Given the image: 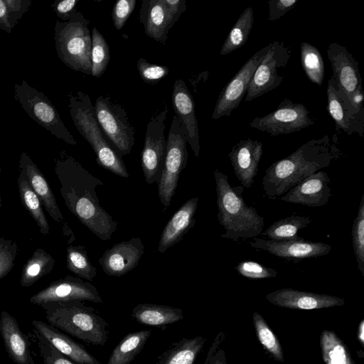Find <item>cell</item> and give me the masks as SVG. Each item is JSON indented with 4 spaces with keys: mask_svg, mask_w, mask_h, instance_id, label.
I'll use <instances>...</instances> for the list:
<instances>
[{
    "mask_svg": "<svg viewBox=\"0 0 364 364\" xmlns=\"http://www.w3.org/2000/svg\"><path fill=\"white\" fill-rule=\"evenodd\" d=\"M342 154L335 136L311 139L290 155L273 162L265 171L262 185L265 196L279 198L289 189L331 164Z\"/></svg>",
    "mask_w": 364,
    "mask_h": 364,
    "instance_id": "cell-1",
    "label": "cell"
},
{
    "mask_svg": "<svg viewBox=\"0 0 364 364\" xmlns=\"http://www.w3.org/2000/svg\"><path fill=\"white\" fill-rule=\"evenodd\" d=\"M65 162L63 196L66 205L94 235L102 241L109 240L118 223L100 204L96 188L103 186V182L72 158Z\"/></svg>",
    "mask_w": 364,
    "mask_h": 364,
    "instance_id": "cell-2",
    "label": "cell"
},
{
    "mask_svg": "<svg viewBox=\"0 0 364 364\" xmlns=\"http://www.w3.org/2000/svg\"><path fill=\"white\" fill-rule=\"evenodd\" d=\"M216 185L218 219L225 230L221 237L234 241L255 238L262 232L264 220L242 197L244 188L233 186L218 170L213 172Z\"/></svg>",
    "mask_w": 364,
    "mask_h": 364,
    "instance_id": "cell-3",
    "label": "cell"
},
{
    "mask_svg": "<svg viewBox=\"0 0 364 364\" xmlns=\"http://www.w3.org/2000/svg\"><path fill=\"white\" fill-rule=\"evenodd\" d=\"M41 306L52 326L92 345L105 346L106 344L107 321L83 301L49 302Z\"/></svg>",
    "mask_w": 364,
    "mask_h": 364,
    "instance_id": "cell-4",
    "label": "cell"
},
{
    "mask_svg": "<svg viewBox=\"0 0 364 364\" xmlns=\"http://www.w3.org/2000/svg\"><path fill=\"white\" fill-rule=\"evenodd\" d=\"M68 107L74 125L92 148L97 164L117 176L129 178L122 157L103 135L89 95L77 92L70 97Z\"/></svg>",
    "mask_w": 364,
    "mask_h": 364,
    "instance_id": "cell-5",
    "label": "cell"
},
{
    "mask_svg": "<svg viewBox=\"0 0 364 364\" xmlns=\"http://www.w3.org/2000/svg\"><path fill=\"white\" fill-rule=\"evenodd\" d=\"M55 47L59 58L68 67L91 75V33L89 21L75 11L63 22L57 21Z\"/></svg>",
    "mask_w": 364,
    "mask_h": 364,
    "instance_id": "cell-6",
    "label": "cell"
},
{
    "mask_svg": "<svg viewBox=\"0 0 364 364\" xmlns=\"http://www.w3.org/2000/svg\"><path fill=\"white\" fill-rule=\"evenodd\" d=\"M187 143L184 128L174 115L166 141L164 166L158 184V196L165 209L170 205L178 186L181 173L186 166Z\"/></svg>",
    "mask_w": 364,
    "mask_h": 364,
    "instance_id": "cell-7",
    "label": "cell"
},
{
    "mask_svg": "<svg viewBox=\"0 0 364 364\" xmlns=\"http://www.w3.org/2000/svg\"><path fill=\"white\" fill-rule=\"evenodd\" d=\"M94 109L102 131L118 155L129 154L135 143V129L124 108L109 96H100Z\"/></svg>",
    "mask_w": 364,
    "mask_h": 364,
    "instance_id": "cell-8",
    "label": "cell"
},
{
    "mask_svg": "<svg viewBox=\"0 0 364 364\" xmlns=\"http://www.w3.org/2000/svg\"><path fill=\"white\" fill-rule=\"evenodd\" d=\"M15 97L28 114L56 137L70 145H76L73 136L63 123L57 110L42 92L26 81L15 85Z\"/></svg>",
    "mask_w": 364,
    "mask_h": 364,
    "instance_id": "cell-9",
    "label": "cell"
},
{
    "mask_svg": "<svg viewBox=\"0 0 364 364\" xmlns=\"http://www.w3.org/2000/svg\"><path fill=\"white\" fill-rule=\"evenodd\" d=\"M334 80L338 87L358 111L363 110V90L358 62L343 46L331 43L327 49Z\"/></svg>",
    "mask_w": 364,
    "mask_h": 364,
    "instance_id": "cell-10",
    "label": "cell"
},
{
    "mask_svg": "<svg viewBox=\"0 0 364 364\" xmlns=\"http://www.w3.org/2000/svg\"><path fill=\"white\" fill-rule=\"evenodd\" d=\"M289 46L277 40L272 43L268 53L255 71L250 83L245 102L262 96L280 85L284 74L279 73L286 68L291 56Z\"/></svg>",
    "mask_w": 364,
    "mask_h": 364,
    "instance_id": "cell-11",
    "label": "cell"
},
{
    "mask_svg": "<svg viewBox=\"0 0 364 364\" xmlns=\"http://www.w3.org/2000/svg\"><path fill=\"white\" fill-rule=\"evenodd\" d=\"M168 112L166 106L151 118L146 126L141 164L145 181L149 185L159 184L161 180L166 153L164 132Z\"/></svg>",
    "mask_w": 364,
    "mask_h": 364,
    "instance_id": "cell-12",
    "label": "cell"
},
{
    "mask_svg": "<svg viewBox=\"0 0 364 364\" xmlns=\"http://www.w3.org/2000/svg\"><path fill=\"white\" fill-rule=\"evenodd\" d=\"M314 124L310 112L302 104L284 98L277 109L261 117H255L250 127L272 136L299 132Z\"/></svg>",
    "mask_w": 364,
    "mask_h": 364,
    "instance_id": "cell-13",
    "label": "cell"
},
{
    "mask_svg": "<svg viewBox=\"0 0 364 364\" xmlns=\"http://www.w3.org/2000/svg\"><path fill=\"white\" fill-rule=\"evenodd\" d=\"M272 43L256 52L222 90L212 114V119L228 117L246 95L252 77L268 53Z\"/></svg>",
    "mask_w": 364,
    "mask_h": 364,
    "instance_id": "cell-14",
    "label": "cell"
},
{
    "mask_svg": "<svg viewBox=\"0 0 364 364\" xmlns=\"http://www.w3.org/2000/svg\"><path fill=\"white\" fill-rule=\"evenodd\" d=\"M73 301L102 302L97 288L93 284L70 275L53 282L29 299L31 304L40 306L49 302Z\"/></svg>",
    "mask_w": 364,
    "mask_h": 364,
    "instance_id": "cell-15",
    "label": "cell"
},
{
    "mask_svg": "<svg viewBox=\"0 0 364 364\" xmlns=\"http://www.w3.org/2000/svg\"><path fill=\"white\" fill-rule=\"evenodd\" d=\"M327 100V110L335 122L336 131L348 135L358 133L363 136L364 111H358L351 105L332 75L328 81Z\"/></svg>",
    "mask_w": 364,
    "mask_h": 364,
    "instance_id": "cell-16",
    "label": "cell"
},
{
    "mask_svg": "<svg viewBox=\"0 0 364 364\" xmlns=\"http://www.w3.org/2000/svg\"><path fill=\"white\" fill-rule=\"evenodd\" d=\"M250 245L255 249L289 259L315 258L328 255L331 250V246L325 242L305 240L299 237L278 241L255 237Z\"/></svg>",
    "mask_w": 364,
    "mask_h": 364,
    "instance_id": "cell-17",
    "label": "cell"
},
{
    "mask_svg": "<svg viewBox=\"0 0 364 364\" xmlns=\"http://www.w3.org/2000/svg\"><path fill=\"white\" fill-rule=\"evenodd\" d=\"M144 252V245L141 238L132 237L114 245L98 261L106 274L122 277L138 265Z\"/></svg>",
    "mask_w": 364,
    "mask_h": 364,
    "instance_id": "cell-18",
    "label": "cell"
},
{
    "mask_svg": "<svg viewBox=\"0 0 364 364\" xmlns=\"http://www.w3.org/2000/svg\"><path fill=\"white\" fill-rule=\"evenodd\" d=\"M262 148V142L247 137L234 145L228 154L235 175L243 188L252 187L255 181Z\"/></svg>",
    "mask_w": 364,
    "mask_h": 364,
    "instance_id": "cell-19",
    "label": "cell"
},
{
    "mask_svg": "<svg viewBox=\"0 0 364 364\" xmlns=\"http://www.w3.org/2000/svg\"><path fill=\"white\" fill-rule=\"evenodd\" d=\"M330 183L327 173L318 171L289 189L279 199L290 203L321 207L328 203L332 195Z\"/></svg>",
    "mask_w": 364,
    "mask_h": 364,
    "instance_id": "cell-20",
    "label": "cell"
},
{
    "mask_svg": "<svg viewBox=\"0 0 364 364\" xmlns=\"http://www.w3.org/2000/svg\"><path fill=\"white\" fill-rule=\"evenodd\" d=\"M178 19L166 0H143L141 2L140 22L146 36L156 42L166 43L169 30Z\"/></svg>",
    "mask_w": 364,
    "mask_h": 364,
    "instance_id": "cell-21",
    "label": "cell"
},
{
    "mask_svg": "<svg viewBox=\"0 0 364 364\" xmlns=\"http://www.w3.org/2000/svg\"><path fill=\"white\" fill-rule=\"evenodd\" d=\"M272 304L292 309H318L343 306L345 301L337 296L284 288L266 295Z\"/></svg>",
    "mask_w": 364,
    "mask_h": 364,
    "instance_id": "cell-22",
    "label": "cell"
},
{
    "mask_svg": "<svg viewBox=\"0 0 364 364\" xmlns=\"http://www.w3.org/2000/svg\"><path fill=\"white\" fill-rule=\"evenodd\" d=\"M172 105L175 115L184 128L188 143L195 156L200 154L199 132L193 97L185 82L178 79L173 85Z\"/></svg>",
    "mask_w": 364,
    "mask_h": 364,
    "instance_id": "cell-23",
    "label": "cell"
},
{
    "mask_svg": "<svg viewBox=\"0 0 364 364\" xmlns=\"http://www.w3.org/2000/svg\"><path fill=\"white\" fill-rule=\"evenodd\" d=\"M0 333L9 358L16 364H34L31 343L13 316L2 311L0 316Z\"/></svg>",
    "mask_w": 364,
    "mask_h": 364,
    "instance_id": "cell-24",
    "label": "cell"
},
{
    "mask_svg": "<svg viewBox=\"0 0 364 364\" xmlns=\"http://www.w3.org/2000/svg\"><path fill=\"white\" fill-rule=\"evenodd\" d=\"M31 323L33 329L50 345L76 364H101L82 346L58 328L42 321L33 320Z\"/></svg>",
    "mask_w": 364,
    "mask_h": 364,
    "instance_id": "cell-25",
    "label": "cell"
},
{
    "mask_svg": "<svg viewBox=\"0 0 364 364\" xmlns=\"http://www.w3.org/2000/svg\"><path fill=\"white\" fill-rule=\"evenodd\" d=\"M198 200V197L188 199L167 223L161 232L158 245L160 253H164L168 248L179 242L195 225Z\"/></svg>",
    "mask_w": 364,
    "mask_h": 364,
    "instance_id": "cell-26",
    "label": "cell"
},
{
    "mask_svg": "<svg viewBox=\"0 0 364 364\" xmlns=\"http://www.w3.org/2000/svg\"><path fill=\"white\" fill-rule=\"evenodd\" d=\"M21 164L29 184L37 196L40 198L49 215L57 222L63 221V217L52 190L36 166L25 153L21 155Z\"/></svg>",
    "mask_w": 364,
    "mask_h": 364,
    "instance_id": "cell-27",
    "label": "cell"
},
{
    "mask_svg": "<svg viewBox=\"0 0 364 364\" xmlns=\"http://www.w3.org/2000/svg\"><path fill=\"white\" fill-rule=\"evenodd\" d=\"M132 316L138 323L146 326H162L183 318L179 308L153 304H139L134 307Z\"/></svg>",
    "mask_w": 364,
    "mask_h": 364,
    "instance_id": "cell-28",
    "label": "cell"
},
{
    "mask_svg": "<svg viewBox=\"0 0 364 364\" xmlns=\"http://www.w3.org/2000/svg\"><path fill=\"white\" fill-rule=\"evenodd\" d=\"M206 339L201 336L184 338L164 352L158 364H193Z\"/></svg>",
    "mask_w": 364,
    "mask_h": 364,
    "instance_id": "cell-29",
    "label": "cell"
},
{
    "mask_svg": "<svg viewBox=\"0 0 364 364\" xmlns=\"http://www.w3.org/2000/svg\"><path fill=\"white\" fill-rule=\"evenodd\" d=\"M149 330L127 334L113 349L107 364H129L144 348L151 336Z\"/></svg>",
    "mask_w": 364,
    "mask_h": 364,
    "instance_id": "cell-30",
    "label": "cell"
},
{
    "mask_svg": "<svg viewBox=\"0 0 364 364\" xmlns=\"http://www.w3.org/2000/svg\"><path fill=\"white\" fill-rule=\"evenodd\" d=\"M320 347L325 364H355L348 346L333 331L321 332Z\"/></svg>",
    "mask_w": 364,
    "mask_h": 364,
    "instance_id": "cell-31",
    "label": "cell"
},
{
    "mask_svg": "<svg viewBox=\"0 0 364 364\" xmlns=\"http://www.w3.org/2000/svg\"><path fill=\"white\" fill-rule=\"evenodd\" d=\"M254 21L253 9L247 7L230 31L220 50V55H228L241 48L247 42Z\"/></svg>",
    "mask_w": 364,
    "mask_h": 364,
    "instance_id": "cell-32",
    "label": "cell"
},
{
    "mask_svg": "<svg viewBox=\"0 0 364 364\" xmlns=\"http://www.w3.org/2000/svg\"><path fill=\"white\" fill-rule=\"evenodd\" d=\"M312 221L309 217L291 215L273 223L261 235L277 241L292 240L299 237L298 231L307 227Z\"/></svg>",
    "mask_w": 364,
    "mask_h": 364,
    "instance_id": "cell-33",
    "label": "cell"
},
{
    "mask_svg": "<svg viewBox=\"0 0 364 364\" xmlns=\"http://www.w3.org/2000/svg\"><path fill=\"white\" fill-rule=\"evenodd\" d=\"M301 63L309 80L321 85L324 78V62L320 51L308 42L301 43Z\"/></svg>",
    "mask_w": 364,
    "mask_h": 364,
    "instance_id": "cell-34",
    "label": "cell"
},
{
    "mask_svg": "<svg viewBox=\"0 0 364 364\" xmlns=\"http://www.w3.org/2000/svg\"><path fill=\"white\" fill-rule=\"evenodd\" d=\"M18 188L23 203L37 223L41 232L44 235L48 234L49 226L41 208V201L24 173L21 174L18 178Z\"/></svg>",
    "mask_w": 364,
    "mask_h": 364,
    "instance_id": "cell-35",
    "label": "cell"
},
{
    "mask_svg": "<svg viewBox=\"0 0 364 364\" xmlns=\"http://www.w3.org/2000/svg\"><path fill=\"white\" fill-rule=\"evenodd\" d=\"M257 337L264 350L276 360L284 362L283 350L278 338L273 333L264 318L258 313L252 315Z\"/></svg>",
    "mask_w": 364,
    "mask_h": 364,
    "instance_id": "cell-36",
    "label": "cell"
},
{
    "mask_svg": "<svg viewBox=\"0 0 364 364\" xmlns=\"http://www.w3.org/2000/svg\"><path fill=\"white\" fill-rule=\"evenodd\" d=\"M66 264L68 270L90 282L97 274L96 267L91 263L87 251L82 245L67 248Z\"/></svg>",
    "mask_w": 364,
    "mask_h": 364,
    "instance_id": "cell-37",
    "label": "cell"
},
{
    "mask_svg": "<svg viewBox=\"0 0 364 364\" xmlns=\"http://www.w3.org/2000/svg\"><path fill=\"white\" fill-rule=\"evenodd\" d=\"M91 75L100 77L106 70L110 60L108 43L96 27L91 33Z\"/></svg>",
    "mask_w": 364,
    "mask_h": 364,
    "instance_id": "cell-38",
    "label": "cell"
},
{
    "mask_svg": "<svg viewBox=\"0 0 364 364\" xmlns=\"http://www.w3.org/2000/svg\"><path fill=\"white\" fill-rule=\"evenodd\" d=\"M29 1L0 0V28L11 33L30 5Z\"/></svg>",
    "mask_w": 364,
    "mask_h": 364,
    "instance_id": "cell-39",
    "label": "cell"
},
{
    "mask_svg": "<svg viewBox=\"0 0 364 364\" xmlns=\"http://www.w3.org/2000/svg\"><path fill=\"white\" fill-rule=\"evenodd\" d=\"M352 243L358 269L364 276V195L361 198L358 211L353 221Z\"/></svg>",
    "mask_w": 364,
    "mask_h": 364,
    "instance_id": "cell-40",
    "label": "cell"
},
{
    "mask_svg": "<svg viewBox=\"0 0 364 364\" xmlns=\"http://www.w3.org/2000/svg\"><path fill=\"white\" fill-rule=\"evenodd\" d=\"M54 260L46 252L38 250L28 261L21 277V285L28 287L32 285L37 279L46 274L47 264L53 265Z\"/></svg>",
    "mask_w": 364,
    "mask_h": 364,
    "instance_id": "cell-41",
    "label": "cell"
},
{
    "mask_svg": "<svg viewBox=\"0 0 364 364\" xmlns=\"http://www.w3.org/2000/svg\"><path fill=\"white\" fill-rule=\"evenodd\" d=\"M240 275L249 279H268L276 277L277 271L254 261H242L235 267Z\"/></svg>",
    "mask_w": 364,
    "mask_h": 364,
    "instance_id": "cell-42",
    "label": "cell"
},
{
    "mask_svg": "<svg viewBox=\"0 0 364 364\" xmlns=\"http://www.w3.org/2000/svg\"><path fill=\"white\" fill-rule=\"evenodd\" d=\"M136 67L141 78L148 84H156L169 73L168 67L149 63L144 58L138 60Z\"/></svg>",
    "mask_w": 364,
    "mask_h": 364,
    "instance_id": "cell-43",
    "label": "cell"
},
{
    "mask_svg": "<svg viewBox=\"0 0 364 364\" xmlns=\"http://www.w3.org/2000/svg\"><path fill=\"white\" fill-rule=\"evenodd\" d=\"M33 333L37 338L40 354L43 358V364H76L55 349L35 329H33Z\"/></svg>",
    "mask_w": 364,
    "mask_h": 364,
    "instance_id": "cell-44",
    "label": "cell"
},
{
    "mask_svg": "<svg viewBox=\"0 0 364 364\" xmlns=\"http://www.w3.org/2000/svg\"><path fill=\"white\" fill-rule=\"evenodd\" d=\"M136 0H119L114 3L112 19L114 28L119 31L124 26L136 6Z\"/></svg>",
    "mask_w": 364,
    "mask_h": 364,
    "instance_id": "cell-45",
    "label": "cell"
},
{
    "mask_svg": "<svg viewBox=\"0 0 364 364\" xmlns=\"http://www.w3.org/2000/svg\"><path fill=\"white\" fill-rule=\"evenodd\" d=\"M299 0H269L268 1L269 14L267 20L274 21L294 9Z\"/></svg>",
    "mask_w": 364,
    "mask_h": 364,
    "instance_id": "cell-46",
    "label": "cell"
},
{
    "mask_svg": "<svg viewBox=\"0 0 364 364\" xmlns=\"http://www.w3.org/2000/svg\"><path fill=\"white\" fill-rule=\"evenodd\" d=\"M14 257L6 245H0V278L5 276L12 267Z\"/></svg>",
    "mask_w": 364,
    "mask_h": 364,
    "instance_id": "cell-47",
    "label": "cell"
},
{
    "mask_svg": "<svg viewBox=\"0 0 364 364\" xmlns=\"http://www.w3.org/2000/svg\"><path fill=\"white\" fill-rule=\"evenodd\" d=\"M77 3V0H63L55 6V11L58 16L65 21L68 20L71 15L75 13V7Z\"/></svg>",
    "mask_w": 364,
    "mask_h": 364,
    "instance_id": "cell-48",
    "label": "cell"
},
{
    "mask_svg": "<svg viewBox=\"0 0 364 364\" xmlns=\"http://www.w3.org/2000/svg\"><path fill=\"white\" fill-rule=\"evenodd\" d=\"M206 364H227L225 353L223 349H219L210 357Z\"/></svg>",
    "mask_w": 364,
    "mask_h": 364,
    "instance_id": "cell-49",
    "label": "cell"
},
{
    "mask_svg": "<svg viewBox=\"0 0 364 364\" xmlns=\"http://www.w3.org/2000/svg\"><path fill=\"white\" fill-rule=\"evenodd\" d=\"M357 338L363 347L364 346V319H362L358 325Z\"/></svg>",
    "mask_w": 364,
    "mask_h": 364,
    "instance_id": "cell-50",
    "label": "cell"
}]
</instances>
